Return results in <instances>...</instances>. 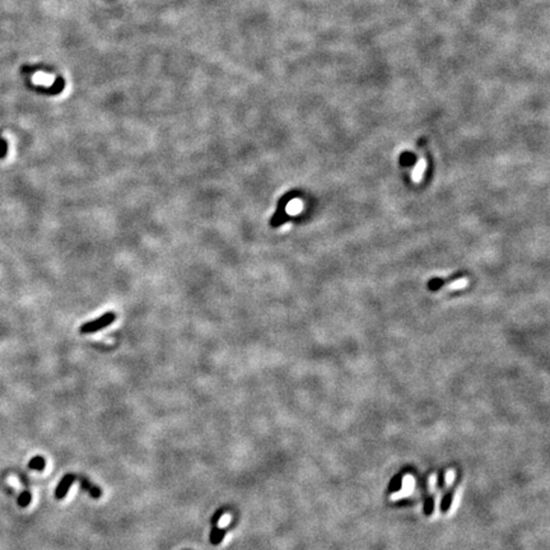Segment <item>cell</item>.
Masks as SVG:
<instances>
[{
	"mask_svg": "<svg viewBox=\"0 0 550 550\" xmlns=\"http://www.w3.org/2000/svg\"><path fill=\"white\" fill-rule=\"evenodd\" d=\"M116 320V314L115 312H107V314L102 315V316H100L98 318H96V320H92V321H88V322H85V325H82L81 327V334H93V333H97V331L102 330V329H105V327H107L108 325H111L113 322V321Z\"/></svg>",
	"mask_w": 550,
	"mask_h": 550,
	"instance_id": "6da1fadb",
	"label": "cell"
},
{
	"mask_svg": "<svg viewBox=\"0 0 550 550\" xmlns=\"http://www.w3.org/2000/svg\"><path fill=\"white\" fill-rule=\"evenodd\" d=\"M77 480V475L74 474H66V475L60 480V483L56 487L55 490V497L56 499H64L65 495L68 494L69 488L71 487V484Z\"/></svg>",
	"mask_w": 550,
	"mask_h": 550,
	"instance_id": "7a4b0ae2",
	"label": "cell"
},
{
	"mask_svg": "<svg viewBox=\"0 0 550 550\" xmlns=\"http://www.w3.org/2000/svg\"><path fill=\"white\" fill-rule=\"evenodd\" d=\"M77 480H79V483H81L82 489H85V492L91 495L92 498L98 499V498H101V497H102V489H101L100 487L94 486L93 483L89 482L87 478H85V476H78L77 475Z\"/></svg>",
	"mask_w": 550,
	"mask_h": 550,
	"instance_id": "3957f363",
	"label": "cell"
},
{
	"mask_svg": "<svg viewBox=\"0 0 550 550\" xmlns=\"http://www.w3.org/2000/svg\"><path fill=\"white\" fill-rule=\"evenodd\" d=\"M227 530H228L227 528L219 529L218 528V525H214L213 529H212L211 531V543L213 544V545H218V544L222 543V540H223L224 536H226L227 534Z\"/></svg>",
	"mask_w": 550,
	"mask_h": 550,
	"instance_id": "277c9868",
	"label": "cell"
},
{
	"mask_svg": "<svg viewBox=\"0 0 550 550\" xmlns=\"http://www.w3.org/2000/svg\"><path fill=\"white\" fill-rule=\"evenodd\" d=\"M45 465H46L45 459H43L42 456H35L28 464L29 469L36 470V471H42V470L45 469Z\"/></svg>",
	"mask_w": 550,
	"mask_h": 550,
	"instance_id": "5b68a950",
	"label": "cell"
},
{
	"mask_svg": "<svg viewBox=\"0 0 550 550\" xmlns=\"http://www.w3.org/2000/svg\"><path fill=\"white\" fill-rule=\"evenodd\" d=\"M402 475H395L394 478H392L391 483H390V492L391 493H395L398 492V490H400V488H402Z\"/></svg>",
	"mask_w": 550,
	"mask_h": 550,
	"instance_id": "8992f818",
	"label": "cell"
},
{
	"mask_svg": "<svg viewBox=\"0 0 550 550\" xmlns=\"http://www.w3.org/2000/svg\"><path fill=\"white\" fill-rule=\"evenodd\" d=\"M31 501H32V495H31V493L24 490L23 493H21L20 498H18V505H20L21 507H27V506L31 503Z\"/></svg>",
	"mask_w": 550,
	"mask_h": 550,
	"instance_id": "52a82bcc",
	"label": "cell"
},
{
	"mask_svg": "<svg viewBox=\"0 0 550 550\" xmlns=\"http://www.w3.org/2000/svg\"><path fill=\"white\" fill-rule=\"evenodd\" d=\"M451 505H452V493H447L446 495L444 497V499H442V503H441V509H442V512H444L446 513L448 509H450Z\"/></svg>",
	"mask_w": 550,
	"mask_h": 550,
	"instance_id": "ba28073f",
	"label": "cell"
},
{
	"mask_svg": "<svg viewBox=\"0 0 550 550\" xmlns=\"http://www.w3.org/2000/svg\"><path fill=\"white\" fill-rule=\"evenodd\" d=\"M433 508H434V501H433V497H429V498L425 499V503H424V513L425 515H430L432 512H433Z\"/></svg>",
	"mask_w": 550,
	"mask_h": 550,
	"instance_id": "9c48e42d",
	"label": "cell"
},
{
	"mask_svg": "<svg viewBox=\"0 0 550 550\" xmlns=\"http://www.w3.org/2000/svg\"><path fill=\"white\" fill-rule=\"evenodd\" d=\"M8 143L5 139H0V158H4L7 155Z\"/></svg>",
	"mask_w": 550,
	"mask_h": 550,
	"instance_id": "30bf717a",
	"label": "cell"
}]
</instances>
